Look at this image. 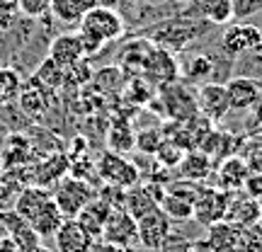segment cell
Wrapping results in <instances>:
<instances>
[{"label":"cell","instance_id":"cell-20","mask_svg":"<svg viewBox=\"0 0 262 252\" xmlns=\"http://www.w3.org/2000/svg\"><path fill=\"white\" fill-rule=\"evenodd\" d=\"M241 231L243 228L228 223V221L211 223L206 225V238L202 240V245L211 252H235L238 240H241Z\"/></svg>","mask_w":262,"mask_h":252},{"label":"cell","instance_id":"cell-44","mask_svg":"<svg viewBox=\"0 0 262 252\" xmlns=\"http://www.w3.org/2000/svg\"><path fill=\"white\" fill-rule=\"evenodd\" d=\"M158 252H196V243L187 240V238H180V235L170 233L165 238V243L160 245Z\"/></svg>","mask_w":262,"mask_h":252},{"label":"cell","instance_id":"cell-9","mask_svg":"<svg viewBox=\"0 0 262 252\" xmlns=\"http://www.w3.org/2000/svg\"><path fill=\"white\" fill-rule=\"evenodd\" d=\"M104 245H112V247H134L139 243V228H136V218L124 211V209H117L110 214L107 223L102 228Z\"/></svg>","mask_w":262,"mask_h":252},{"label":"cell","instance_id":"cell-47","mask_svg":"<svg viewBox=\"0 0 262 252\" xmlns=\"http://www.w3.org/2000/svg\"><path fill=\"white\" fill-rule=\"evenodd\" d=\"M250 112H253V117H255V124H257V129L262 131V95H260V100L250 107Z\"/></svg>","mask_w":262,"mask_h":252},{"label":"cell","instance_id":"cell-42","mask_svg":"<svg viewBox=\"0 0 262 252\" xmlns=\"http://www.w3.org/2000/svg\"><path fill=\"white\" fill-rule=\"evenodd\" d=\"M238 155L245 160V165H248L250 172H262V141L260 139L250 141L243 153H238Z\"/></svg>","mask_w":262,"mask_h":252},{"label":"cell","instance_id":"cell-34","mask_svg":"<svg viewBox=\"0 0 262 252\" xmlns=\"http://www.w3.org/2000/svg\"><path fill=\"white\" fill-rule=\"evenodd\" d=\"M107 148H110V153L126 155L129 150L136 148V133L129 126H114V129H110V136H107Z\"/></svg>","mask_w":262,"mask_h":252},{"label":"cell","instance_id":"cell-18","mask_svg":"<svg viewBox=\"0 0 262 252\" xmlns=\"http://www.w3.org/2000/svg\"><path fill=\"white\" fill-rule=\"evenodd\" d=\"M0 221L5 223L8 235L17 243V247L22 252H34L37 247H41V238H39V233L27 223V221H22L12 209H8V211L0 209Z\"/></svg>","mask_w":262,"mask_h":252},{"label":"cell","instance_id":"cell-23","mask_svg":"<svg viewBox=\"0 0 262 252\" xmlns=\"http://www.w3.org/2000/svg\"><path fill=\"white\" fill-rule=\"evenodd\" d=\"M180 177L187 179V182H204L209 175H211V170H214V163L209 155H204L202 150H187L182 160H180Z\"/></svg>","mask_w":262,"mask_h":252},{"label":"cell","instance_id":"cell-41","mask_svg":"<svg viewBox=\"0 0 262 252\" xmlns=\"http://www.w3.org/2000/svg\"><path fill=\"white\" fill-rule=\"evenodd\" d=\"M182 155H185V150L180 148V146H175V143L165 141V139H163V143H160V148L156 150V158H158L165 168H175V165H180Z\"/></svg>","mask_w":262,"mask_h":252},{"label":"cell","instance_id":"cell-35","mask_svg":"<svg viewBox=\"0 0 262 252\" xmlns=\"http://www.w3.org/2000/svg\"><path fill=\"white\" fill-rule=\"evenodd\" d=\"M22 75L15 68H0V102H8L17 97L22 90Z\"/></svg>","mask_w":262,"mask_h":252},{"label":"cell","instance_id":"cell-26","mask_svg":"<svg viewBox=\"0 0 262 252\" xmlns=\"http://www.w3.org/2000/svg\"><path fill=\"white\" fill-rule=\"evenodd\" d=\"M150 49H153V44H150L148 39H134V41H129V44L122 49V54H119V68L141 75Z\"/></svg>","mask_w":262,"mask_h":252},{"label":"cell","instance_id":"cell-24","mask_svg":"<svg viewBox=\"0 0 262 252\" xmlns=\"http://www.w3.org/2000/svg\"><path fill=\"white\" fill-rule=\"evenodd\" d=\"M63 221H66L63 214L58 211V206L54 204V196H51L47 204L41 206L37 214L29 218V225H32V228L39 233V238L44 240V238H54V233L61 228V223H63Z\"/></svg>","mask_w":262,"mask_h":252},{"label":"cell","instance_id":"cell-15","mask_svg":"<svg viewBox=\"0 0 262 252\" xmlns=\"http://www.w3.org/2000/svg\"><path fill=\"white\" fill-rule=\"evenodd\" d=\"M224 85L226 95H228V107L233 112H248L262 95L260 85L250 78H243V75H231Z\"/></svg>","mask_w":262,"mask_h":252},{"label":"cell","instance_id":"cell-55","mask_svg":"<svg viewBox=\"0 0 262 252\" xmlns=\"http://www.w3.org/2000/svg\"><path fill=\"white\" fill-rule=\"evenodd\" d=\"M257 201H260V211H262V199H257Z\"/></svg>","mask_w":262,"mask_h":252},{"label":"cell","instance_id":"cell-27","mask_svg":"<svg viewBox=\"0 0 262 252\" xmlns=\"http://www.w3.org/2000/svg\"><path fill=\"white\" fill-rule=\"evenodd\" d=\"M85 12H88V8L83 5V0H51L49 3V15L66 27L80 25Z\"/></svg>","mask_w":262,"mask_h":252},{"label":"cell","instance_id":"cell-49","mask_svg":"<svg viewBox=\"0 0 262 252\" xmlns=\"http://www.w3.org/2000/svg\"><path fill=\"white\" fill-rule=\"evenodd\" d=\"M139 3H143V5H163L165 0H139Z\"/></svg>","mask_w":262,"mask_h":252},{"label":"cell","instance_id":"cell-5","mask_svg":"<svg viewBox=\"0 0 262 252\" xmlns=\"http://www.w3.org/2000/svg\"><path fill=\"white\" fill-rule=\"evenodd\" d=\"M97 170V179H102V185H117V187L131 189L139 185L141 170L139 165L129 160L126 155H117V153H102L100 160L95 163Z\"/></svg>","mask_w":262,"mask_h":252},{"label":"cell","instance_id":"cell-17","mask_svg":"<svg viewBox=\"0 0 262 252\" xmlns=\"http://www.w3.org/2000/svg\"><path fill=\"white\" fill-rule=\"evenodd\" d=\"M71 170V158L63 153H51L41 160L39 165L32 168V185L37 187H56L58 182L66 177V172Z\"/></svg>","mask_w":262,"mask_h":252},{"label":"cell","instance_id":"cell-1","mask_svg":"<svg viewBox=\"0 0 262 252\" xmlns=\"http://www.w3.org/2000/svg\"><path fill=\"white\" fill-rule=\"evenodd\" d=\"M78 27L80 29L75 34L80 39L83 54L88 58V56H95L102 49V44L122 39L124 32H126V22H124V17L114 8L97 5V8H90L85 12Z\"/></svg>","mask_w":262,"mask_h":252},{"label":"cell","instance_id":"cell-50","mask_svg":"<svg viewBox=\"0 0 262 252\" xmlns=\"http://www.w3.org/2000/svg\"><path fill=\"white\" fill-rule=\"evenodd\" d=\"M3 238H8V228H5V223L0 221V240H3Z\"/></svg>","mask_w":262,"mask_h":252},{"label":"cell","instance_id":"cell-8","mask_svg":"<svg viewBox=\"0 0 262 252\" xmlns=\"http://www.w3.org/2000/svg\"><path fill=\"white\" fill-rule=\"evenodd\" d=\"M228 199L231 194L219 187H202L192 206V218L199 221L202 225H211L224 221L226 209H228Z\"/></svg>","mask_w":262,"mask_h":252},{"label":"cell","instance_id":"cell-4","mask_svg":"<svg viewBox=\"0 0 262 252\" xmlns=\"http://www.w3.org/2000/svg\"><path fill=\"white\" fill-rule=\"evenodd\" d=\"M51 196H54V204L58 206V211L63 214V218H75L97 196V189L85 179L66 175L56 187L51 189Z\"/></svg>","mask_w":262,"mask_h":252},{"label":"cell","instance_id":"cell-51","mask_svg":"<svg viewBox=\"0 0 262 252\" xmlns=\"http://www.w3.org/2000/svg\"><path fill=\"white\" fill-rule=\"evenodd\" d=\"M34 252H56V250H51V247H44V245H41V247H37Z\"/></svg>","mask_w":262,"mask_h":252},{"label":"cell","instance_id":"cell-25","mask_svg":"<svg viewBox=\"0 0 262 252\" xmlns=\"http://www.w3.org/2000/svg\"><path fill=\"white\" fill-rule=\"evenodd\" d=\"M204 155L209 158H228V155H238V141L231 133H224V131H209L204 136V141L199 143V148Z\"/></svg>","mask_w":262,"mask_h":252},{"label":"cell","instance_id":"cell-53","mask_svg":"<svg viewBox=\"0 0 262 252\" xmlns=\"http://www.w3.org/2000/svg\"><path fill=\"white\" fill-rule=\"evenodd\" d=\"M0 196H3V182H0Z\"/></svg>","mask_w":262,"mask_h":252},{"label":"cell","instance_id":"cell-21","mask_svg":"<svg viewBox=\"0 0 262 252\" xmlns=\"http://www.w3.org/2000/svg\"><path fill=\"white\" fill-rule=\"evenodd\" d=\"M49 199H51V189L47 187H37V185H29L15 196V204H12V211L22 218V221H27L37 214L41 206L47 204Z\"/></svg>","mask_w":262,"mask_h":252},{"label":"cell","instance_id":"cell-54","mask_svg":"<svg viewBox=\"0 0 262 252\" xmlns=\"http://www.w3.org/2000/svg\"><path fill=\"white\" fill-rule=\"evenodd\" d=\"M0 172H3V158H0Z\"/></svg>","mask_w":262,"mask_h":252},{"label":"cell","instance_id":"cell-31","mask_svg":"<svg viewBox=\"0 0 262 252\" xmlns=\"http://www.w3.org/2000/svg\"><path fill=\"white\" fill-rule=\"evenodd\" d=\"M29 153V143L25 136L19 133H10L5 143H3V150H0V158H3V170L5 168H17V165H25Z\"/></svg>","mask_w":262,"mask_h":252},{"label":"cell","instance_id":"cell-37","mask_svg":"<svg viewBox=\"0 0 262 252\" xmlns=\"http://www.w3.org/2000/svg\"><path fill=\"white\" fill-rule=\"evenodd\" d=\"M235 252H262V228H260V223L241 231V240H238Z\"/></svg>","mask_w":262,"mask_h":252},{"label":"cell","instance_id":"cell-10","mask_svg":"<svg viewBox=\"0 0 262 252\" xmlns=\"http://www.w3.org/2000/svg\"><path fill=\"white\" fill-rule=\"evenodd\" d=\"M141 75H143L148 83L163 87V85L178 83L180 63H178V58H172V54H170V51L153 47L148 51V56H146V63H143Z\"/></svg>","mask_w":262,"mask_h":252},{"label":"cell","instance_id":"cell-33","mask_svg":"<svg viewBox=\"0 0 262 252\" xmlns=\"http://www.w3.org/2000/svg\"><path fill=\"white\" fill-rule=\"evenodd\" d=\"M192 206H194V201L172 194V192H165V199L160 201V211L168 216L170 221H189L192 218Z\"/></svg>","mask_w":262,"mask_h":252},{"label":"cell","instance_id":"cell-3","mask_svg":"<svg viewBox=\"0 0 262 252\" xmlns=\"http://www.w3.org/2000/svg\"><path fill=\"white\" fill-rule=\"evenodd\" d=\"M219 49L226 58L238 61V58L255 54L262 49V29L253 22H231L221 34Z\"/></svg>","mask_w":262,"mask_h":252},{"label":"cell","instance_id":"cell-38","mask_svg":"<svg viewBox=\"0 0 262 252\" xmlns=\"http://www.w3.org/2000/svg\"><path fill=\"white\" fill-rule=\"evenodd\" d=\"M150 97H153V83H148L143 75L139 78H134L129 85H126V100L129 102H148Z\"/></svg>","mask_w":262,"mask_h":252},{"label":"cell","instance_id":"cell-19","mask_svg":"<svg viewBox=\"0 0 262 252\" xmlns=\"http://www.w3.org/2000/svg\"><path fill=\"white\" fill-rule=\"evenodd\" d=\"M49 58L58 63L61 68H73L75 63H80L85 58L83 47H80V39L73 32H66L58 34L51 44H49Z\"/></svg>","mask_w":262,"mask_h":252},{"label":"cell","instance_id":"cell-29","mask_svg":"<svg viewBox=\"0 0 262 252\" xmlns=\"http://www.w3.org/2000/svg\"><path fill=\"white\" fill-rule=\"evenodd\" d=\"M49 90L44 87H39V85L29 83L27 87L22 85V90H19V107H22V112L29 114V117H41V114L49 109V100H47Z\"/></svg>","mask_w":262,"mask_h":252},{"label":"cell","instance_id":"cell-28","mask_svg":"<svg viewBox=\"0 0 262 252\" xmlns=\"http://www.w3.org/2000/svg\"><path fill=\"white\" fill-rule=\"evenodd\" d=\"M194 5H196V15L204 17L214 27L231 25V19H233L231 0H194Z\"/></svg>","mask_w":262,"mask_h":252},{"label":"cell","instance_id":"cell-46","mask_svg":"<svg viewBox=\"0 0 262 252\" xmlns=\"http://www.w3.org/2000/svg\"><path fill=\"white\" fill-rule=\"evenodd\" d=\"M0 252H22V250H19L17 243L8 235V238H3V240H0Z\"/></svg>","mask_w":262,"mask_h":252},{"label":"cell","instance_id":"cell-14","mask_svg":"<svg viewBox=\"0 0 262 252\" xmlns=\"http://www.w3.org/2000/svg\"><path fill=\"white\" fill-rule=\"evenodd\" d=\"M262 218L260 211V201L248 196L245 192H235L228 199V209H226L224 221L238 225V228H250V225H257Z\"/></svg>","mask_w":262,"mask_h":252},{"label":"cell","instance_id":"cell-45","mask_svg":"<svg viewBox=\"0 0 262 252\" xmlns=\"http://www.w3.org/2000/svg\"><path fill=\"white\" fill-rule=\"evenodd\" d=\"M243 192L253 199H262V172H250L243 185Z\"/></svg>","mask_w":262,"mask_h":252},{"label":"cell","instance_id":"cell-43","mask_svg":"<svg viewBox=\"0 0 262 252\" xmlns=\"http://www.w3.org/2000/svg\"><path fill=\"white\" fill-rule=\"evenodd\" d=\"M49 3L51 0H17V10L29 19H41L49 15Z\"/></svg>","mask_w":262,"mask_h":252},{"label":"cell","instance_id":"cell-22","mask_svg":"<svg viewBox=\"0 0 262 252\" xmlns=\"http://www.w3.org/2000/svg\"><path fill=\"white\" fill-rule=\"evenodd\" d=\"M110 214H112V209H110V206L104 204V201H100V199L95 196L93 201L85 206L80 214L75 216V221L80 223V228H83L85 233H90L95 240H100V235H102V228H104V223H107Z\"/></svg>","mask_w":262,"mask_h":252},{"label":"cell","instance_id":"cell-32","mask_svg":"<svg viewBox=\"0 0 262 252\" xmlns=\"http://www.w3.org/2000/svg\"><path fill=\"white\" fill-rule=\"evenodd\" d=\"M156 209H160L156 201H153V196L148 194V189H146V185H136V187H131L129 192H126V204H124V211H129L136 221L139 218H143L146 214H150V211H156Z\"/></svg>","mask_w":262,"mask_h":252},{"label":"cell","instance_id":"cell-36","mask_svg":"<svg viewBox=\"0 0 262 252\" xmlns=\"http://www.w3.org/2000/svg\"><path fill=\"white\" fill-rule=\"evenodd\" d=\"M126 192L129 189L117 187V185H102V187L97 189V199L104 201L112 211H117V209H124V204H126Z\"/></svg>","mask_w":262,"mask_h":252},{"label":"cell","instance_id":"cell-57","mask_svg":"<svg viewBox=\"0 0 262 252\" xmlns=\"http://www.w3.org/2000/svg\"><path fill=\"white\" fill-rule=\"evenodd\" d=\"M260 228H262V218H260Z\"/></svg>","mask_w":262,"mask_h":252},{"label":"cell","instance_id":"cell-7","mask_svg":"<svg viewBox=\"0 0 262 252\" xmlns=\"http://www.w3.org/2000/svg\"><path fill=\"white\" fill-rule=\"evenodd\" d=\"M160 102H163V114L172 122H187L196 117V100L194 93L182 83H170L160 87Z\"/></svg>","mask_w":262,"mask_h":252},{"label":"cell","instance_id":"cell-13","mask_svg":"<svg viewBox=\"0 0 262 252\" xmlns=\"http://www.w3.org/2000/svg\"><path fill=\"white\" fill-rule=\"evenodd\" d=\"M56 252H93L97 240L90 233H85L75 218H66L61 228L54 233Z\"/></svg>","mask_w":262,"mask_h":252},{"label":"cell","instance_id":"cell-6","mask_svg":"<svg viewBox=\"0 0 262 252\" xmlns=\"http://www.w3.org/2000/svg\"><path fill=\"white\" fill-rule=\"evenodd\" d=\"M178 63H180V75H182L187 83L204 85V83H224V80H228V78L221 73L216 56L206 54V51H189Z\"/></svg>","mask_w":262,"mask_h":252},{"label":"cell","instance_id":"cell-2","mask_svg":"<svg viewBox=\"0 0 262 252\" xmlns=\"http://www.w3.org/2000/svg\"><path fill=\"white\" fill-rule=\"evenodd\" d=\"M211 27L214 25H209L204 17L185 12V15H178V17L160 19L158 25L148 32V41L153 47L175 54V51H185L194 39L204 37Z\"/></svg>","mask_w":262,"mask_h":252},{"label":"cell","instance_id":"cell-16","mask_svg":"<svg viewBox=\"0 0 262 252\" xmlns=\"http://www.w3.org/2000/svg\"><path fill=\"white\" fill-rule=\"evenodd\" d=\"M248 175H250V170L245 165V160L241 155H228L216 168V187L228 192V194L243 192V185H245V179H248Z\"/></svg>","mask_w":262,"mask_h":252},{"label":"cell","instance_id":"cell-40","mask_svg":"<svg viewBox=\"0 0 262 252\" xmlns=\"http://www.w3.org/2000/svg\"><path fill=\"white\" fill-rule=\"evenodd\" d=\"M231 10L235 22H245L262 12V0H231Z\"/></svg>","mask_w":262,"mask_h":252},{"label":"cell","instance_id":"cell-30","mask_svg":"<svg viewBox=\"0 0 262 252\" xmlns=\"http://www.w3.org/2000/svg\"><path fill=\"white\" fill-rule=\"evenodd\" d=\"M32 83L39 85V87H44V90H49V93H54V90H58V87L66 83V68L54 63L51 58H44V61L39 63V68L34 71V75H32Z\"/></svg>","mask_w":262,"mask_h":252},{"label":"cell","instance_id":"cell-11","mask_svg":"<svg viewBox=\"0 0 262 252\" xmlns=\"http://www.w3.org/2000/svg\"><path fill=\"white\" fill-rule=\"evenodd\" d=\"M196 100V112L211 124L226 119V114L231 112L228 107V95H226L224 83H204L199 85V90L194 93Z\"/></svg>","mask_w":262,"mask_h":252},{"label":"cell","instance_id":"cell-39","mask_svg":"<svg viewBox=\"0 0 262 252\" xmlns=\"http://www.w3.org/2000/svg\"><path fill=\"white\" fill-rule=\"evenodd\" d=\"M160 143H163V131L160 129H143L136 133V148L143 150L146 155H156Z\"/></svg>","mask_w":262,"mask_h":252},{"label":"cell","instance_id":"cell-56","mask_svg":"<svg viewBox=\"0 0 262 252\" xmlns=\"http://www.w3.org/2000/svg\"><path fill=\"white\" fill-rule=\"evenodd\" d=\"M257 85H260V90H262V80H257Z\"/></svg>","mask_w":262,"mask_h":252},{"label":"cell","instance_id":"cell-52","mask_svg":"<svg viewBox=\"0 0 262 252\" xmlns=\"http://www.w3.org/2000/svg\"><path fill=\"white\" fill-rule=\"evenodd\" d=\"M196 252H211V250H206V247H204L202 243H196Z\"/></svg>","mask_w":262,"mask_h":252},{"label":"cell","instance_id":"cell-12","mask_svg":"<svg viewBox=\"0 0 262 252\" xmlns=\"http://www.w3.org/2000/svg\"><path fill=\"white\" fill-rule=\"evenodd\" d=\"M136 228H139V243L143 245V250L158 252L160 245L165 243V238L172 233V221L160 209H156L143 218H139Z\"/></svg>","mask_w":262,"mask_h":252},{"label":"cell","instance_id":"cell-48","mask_svg":"<svg viewBox=\"0 0 262 252\" xmlns=\"http://www.w3.org/2000/svg\"><path fill=\"white\" fill-rule=\"evenodd\" d=\"M83 5L90 10V8H97V5H102V0H83Z\"/></svg>","mask_w":262,"mask_h":252}]
</instances>
